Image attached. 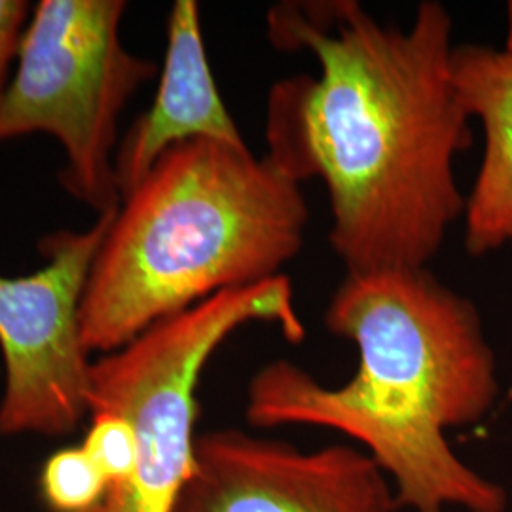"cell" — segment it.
<instances>
[{
  "mask_svg": "<svg viewBox=\"0 0 512 512\" xmlns=\"http://www.w3.org/2000/svg\"><path fill=\"white\" fill-rule=\"evenodd\" d=\"M29 18V4L23 0H0V109L10 84V67L18 57L19 40Z\"/></svg>",
  "mask_w": 512,
  "mask_h": 512,
  "instance_id": "7c38bea8",
  "label": "cell"
},
{
  "mask_svg": "<svg viewBox=\"0 0 512 512\" xmlns=\"http://www.w3.org/2000/svg\"><path fill=\"white\" fill-rule=\"evenodd\" d=\"M124 12V0L38 2L0 109V143L55 137L67 154L59 181L97 215L120 207L118 118L156 74L154 63L122 44Z\"/></svg>",
  "mask_w": 512,
  "mask_h": 512,
  "instance_id": "5b68a950",
  "label": "cell"
},
{
  "mask_svg": "<svg viewBox=\"0 0 512 512\" xmlns=\"http://www.w3.org/2000/svg\"><path fill=\"white\" fill-rule=\"evenodd\" d=\"M308 222L300 184L268 156L205 139L167 150L122 198L93 260L84 348L107 355L215 294L281 275Z\"/></svg>",
  "mask_w": 512,
  "mask_h": 512,
  "instance_id": "3957f363",
  "label": "cell"
},
{
  "mask_svg": "<svg viewBox=\"0 0 512 512\" xmlns=\"http://www.w3.org/2000/svg\"><path fill=\"white\" fill-rule=\"evenodd\" d=\"M116 211L86 232L42 239L48 264L35 274L0 277V435L63 437L88 416L92 359L82 344L80 304Z\"/></svg>",
  "mask_w": 512,
  "mask_h": 512,
  "instance_id": "8992f818",
  "label": "cell"
},
{
  "mask_svg": "<svg viewBox=\"0 0 512 512\" xmlns=\"http://www.w3.org/2000/svg\"><path fill=\"white\" fill-rule=\"evenodd\" d=\"M384 471L363 450H300L238 429L198 435L175 512H397Z\"/></svg>",
  "mask_w": 512,
  "mask_h": 512,
  "instance_id": "52a82bcc",
  "label": "cell"
},
{
  "mask_svg": "<svg viewBox=\"0 0 512 512\" xmlns=\"http://www.w3.org/2000/svg\"><path fill=\"white\" fill-rule=\"evenodd\" d=\"M461 105L484 131V152L465 207V247L482 256L512 243V48L461 44L452 52Z\"/></svg>",
  "mask_w": 512,
  "mask_h": 512,
  "instance_id": "9c48e42d",
  "label": "cell"
},
{
  "mask_svg": "<svg viewBox=\"0 0 512 512\" xmlns=\"http://www.w3.org/2000/svg\"><path fill=\"white\" fill-rule=\"evenodd\" d=\"M452 27L437 0L408 29L355 0L268 12L270 42L310 52L319 74L272 86L266 156L298 184L325 183L330 247L348 272L427 268L465 215L454 162L471 147V116L452 78Z\"/></svg>",
  "mask_w": 512,
  "mask_h": 512,
  "instance_id": "6da1fadb",
  "label": "cell"
},
{
  "mask_svg": "<svg viewBox=\"0 0 512 512\" xmlns=\"http://www.w3.org/2000/svg\"><path fill=\"white\" fill-rule=\"evenodd\" d=\"M249 323H272L293 344L304 340L287 275L215 294L92 361L88 414H120L137 437L128 484L93 512H175L196 465L203 368Z\"/></svg>",
  "mask_w": 512,
  "mask_h": 512,
  "instance_id": "277c9868",
  "label": "cell"
},
{
  "mask_svg": "<svg viewBox=\"0 0 512 512\" xmlns=\"http://www.w3.org/2000/svg\"><path fill=\"white\" fill-rule=\"evenodd\" d=\"M38 490L52 512H93L105 501L109 484L80 444L61 448L42 463Z\"/></svg>",
  "mask_w": 512,
  "mask_h": 512,
  "instance_id": "30bf717a",
  "label": "cell"
},
{
  "mask_svg": "<svg viewBox=\"0 0 512 512\" xmlns=\"http://www.w3.org/2000/svg\"><path fill=\"white\" fill-rule=\"evenodd\" d=\"M325 323L359 351L355 376L329 387L291 361H274L249 382L247 421L256 429L323 427L355 440L389 478L399 511L507 512V490L446 439L484 420L499 395L475 304L427 268L348 272Z\"/></svg>",
  "mask_w": 512,
  "mask_h": 512,
  "instance_id": "7a4b0ae2",
  "label": "cell"
},
{
  "mask_svg": "<svg viewBox=\"0 0 512 512\" xmlns=\"http://www.w3.org/2000/svg\"><path fill=\"white\" fill-rule=\"evenodd\" d=\"M202 139L247 147L211 73L200 6L177 0L167 18V48L154 103L135 120L116 152L120 198L147 177L167 150Z\"/></svg>",
  "mask_w": 512,
  "mask_h": 512,
  "instance_id": "ba28073f",
  "label": "cell"
},
{
  "mask_svg": "<svg viewBox=\"0 0 512 512\" xmlns=\"http://www.w3.org/2000/svg\"><path fill=\"white\" fill-rule=\"evenodd\" d=\"M92 425L82 440L95 467L109 484V494L128 484L135 469L137 437L133 425L114 412H93Z\"/></svg>",
  "mask_w": 512,
  "mask_h": 512,
  "instance_id": "8fae6325",
  "label": "cell"
}]
</instances>
